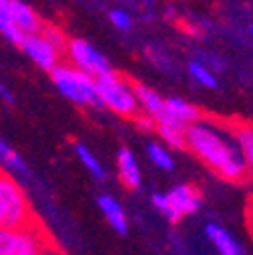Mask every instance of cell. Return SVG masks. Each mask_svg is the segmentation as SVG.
<instances>
[{
    "instance_id": "1",
    "label": "cell",
    "mask_w": 253,
    "mask_h": 255,
    "mask_svg": "<svg viewBox=\"0 0 253 255\" xmlns=\"http://www.w3.org/2000/svg\"><path fill=\"white\" fill-rule=\"evenodd\" d=\"M186 150L227 182H241L247 176L243 154L231 134L213 122L199 120L186 128Z\"/></svg>"
},
{
    "instance_id": "2",
    "label": "cell",
    "mask_w": 253,
    "mask_h": 255,
    "mask_svg": "<svg viewBox=\"0 0 253 255\" xmlns=\"http://www.w3.org/2000/svg\"><path fill=\"white\" fill-rule=\"evenodd\" d=\"M49 75L53 85L59 89V93L71 104H77L81 108H102L96 77H91L63 61L53 71H49Z\"/></svg>"
},
{
    "instance_id": "3",
    "label": "cell",
    "mask_w": 253,
    "mask_h": 255,
    "mask_svg": "<svg viewBox=\"0 0 253 255\" xmlns=\"http://www.w3.org/2000/svg\"><path fill=\"white\" fill-rule=\"evenodd\" d=\"M37 223L28 197L10 172L0 168V227L20 229Z\"/></svg>"
},
{
    "instance_id": "4",
    "label": "cell",
    "mask_w": 253,
    "mask_h": 255,
    "mask_svg": "<svg viewBox=\"0 0 253 255\" xmlns=\"http://www.w3.org/2000/svg\"><path fill=\"white\" fill-rule=\"evenodd\" d=\"M96 81H98V93L102 100V108L118 114L120 118H134L136 114H140L134 83L130 79H126L124 75H120L116 71H110V73L98 77Z\"/></svg>"
},
{
    "instance_id": "5",
    "label": "cell",
    "mask_w": 253,
    "mask_h": 255,
    "mask_svg": "<svg viewBox=\"0 0 253 255\" xmlns=\"http://www.w3.org/2000/svg\"><path fill=\"white\" fill-rule=\"evenodd\" d=\"M63 55H65L69 65L81 69L83 73L96 77V79L114 71L110 59L104 53H100L89 41L79 39V37H73V39L67 41V47H65V51H63Z\"/></svg>"
},
{
    "instance_id": "6",
    "label": "cell",
    "mask_w": 253,
    "mask_h": 255,
    "mask_svg": "<svg viewBox=\"0 0 253 255\" xmlns=\"http://www.w3.org/2000/svg\"><path fill=\"white\" fill-rule=\"evenodd\" d=\"M49 237L39 223L20 229H6L0 227V255H12L20 249L35 247V245H49Z\"/></svg>"
},
{
    "instance_id": "7",
    "label": "cell",
    "mask_w": 253,
    "mask_h": 255,
    "mask_svg": "<svg viewBox=\"0 0 253 255\" xmlns=\"http://www.w3.org/2000/svg\"><path fill=\"white\" fill-rule=\"evenodd\" d=\"M20 49L43 71H53L59 65V63H61V57H63V53L59 49H55L41 33L26 35L22 39V43H20Z\"/></svg>"
},
{
    "instance_id": "8",
    "label": "cell",
    "mask_w": 253,
    "mask_h": 255,
    "mask_svg": "<svg viewBox=\"0 0 253 255\" xmlns=\"http://www.w3.org/2000/svg\"><path fill=\"white\" fill-rule=\"evenodd\" d=\"M201 120V110L186 102L182 98H164V110L160 114V118L156 120V124H168V126H176L186 130L191 124Z\"/></svg>"
},
{
    "instance_id": "9",
    "label": "cell",
    "mask_w": 253,
    "mask_h": 255,
    "mask_svg": "<svg viewBox=\"0 0 253 255\" xmlns=\"http://www.w3.org/2000/svg\"><path fill=\"white\" fill-rule=\"evenodd\" d=\"M166 195H168L172 207L176 209V213H178L180 217H191V215H195V213L201 209V205H203L201 190H199L195 184H188V182L174 184Z\"/></svg>"
},
{
    "instance_id": "10",
    "label": "cell",
    "mask_w": 253,
    "mask_h": 255,
    "mask_svg": "<svg viewBox=\"0 0 253 255\" xmlns=\"http://www.w3.org/2000/svg\"><path fill=\"white\" fill-rule=\"evenodd\" d=\"M118 178L128 190H140L142 186V168L136 154L130 148H120L116 154Z\"/></svg>"
},
{
    "instance_id": "11",
    "label": "cell",
    "mask_w": 253,
    "mask_h": 255,
    "mask_svg": "<svg viewBox=\"0 0 253 255\" xmlns=\"http://www.w3.org/2000/svg\"><path fill=\"white\" fill-rule=\"evenodd\" d=\"M98 209L102 211V215L106 217V221L110 223V227L120 233V235H126L130 229V221H128V215L124 211V205L110 193H102L98 195Z\"/></svg>"
},
{
    "instance_id": "12",
    "label": "cell",
    "mask_w": 253,
    "mask_h": 255,
    "mask_svg": "<svg viewBox=\"0 0 253 255\" xmlns=\"http://www.w3.org/2000/svg\"><path fill=\"white\" fill-rule=\"evenodd\" d=\"M205 235L219 255H245L243 245L223 225H219L215 221H209L205 225Z\"/></svg>"
},
{
    "instance_id": "13",
    "label": "cell",
    "mask_w": 253,
    "mask_h": 255,
    "mask_svg": "<svg viewBox=\"0 0 253 255\" xmlns=\"http://www.w3.org/2000/svg\"><path fill=\"white\" fill-rule=\"evenodd\" d=\"M10 18L24 37L41 33V28L45 24L37 14V10L33 6H28L26 2H22V0H10Z\"/></svg>"
},
{
    "instance_id": "14",
    "label": "cell",
    "mask_w": 253,
    "mask_h": 255,
    "mask_svg": "<svg viewBox=\"0 0 253 255\" xmlns=\"http://www.w3.org/2000/svg\"><path fill=\"white\" fill-rule=\"evenodd\" d=\"M134 91H136L140 112L150 116L156 122L164 110V98L156 89H152L150 85H144V83H134Z\"/></svg>"
},
{
    "instance_id": "15",
    "label": "cell",
    "mask_w": 253,
    "mask_h": 255,
    "mask_svg": "<svg viewBox=\"0 0 253 255\" xmlns=\"http://www.w3.org/2000/svg\"><path fill=\"white\" fill-rule=\"evenodd\" d=\"M0 166H2V170L10 172V174H20V176L30 174V168L24 162V158L2 136H0Z\"/></svg>"
},
{
    "instance_id": "16",
    "label": "cell",
    "mask_w": 253,
    "mask_h": 255,
    "mask_svg": "<svg viewBox=\"0 0 253 255\" xmlns=\"http://www.w3.org/2000/svg\"><path fill=\"white\" fill-rule=\"evenodd\" d=\"M231 134L243 154V160L247 166V174H251L253 178V126L247 124H235L231 126Z\"/></svg>"
},
{
    "instance_id": "17",
    "label": "cell",
    "mask_w": 253,
    "mask_h": 255,
    "mask_svg": "<svg viewBox=\"0 0 253 255\" xmlns=\"http://www.w3.org/2000/svg\"><path fill=\"white\" fill-rule=\"evenodd\" d=\"M75 156H77V160L81 162V166L93 176V180H104L106 178V166H104V162L100 160V158L93 154L85 144H81V142H75Z\"/></svg>"
},
{
    "instance_id": "18",
    "label": "cell",
    "mask_w": 253,
    "mask_h": 255,
    "mask_svg": "<svg viewBox=\"0 0 253 255\" xmlns=\"http://www.w3.org/2000/svg\"><path fill=\"white\" fill-rule=\"evenodd\" d=\"M158 138L164 146H168L170 150H184L186 148V130L176 126H168V124H156Z\"/></svg>"
},
{
    "instance_id": "19",
    "label": "cell",
    "mask_w": 253,
    "mask_h": 255,
    "mask_svg": "<svg viewBox=\"0 0 253 255\" xmlns=\"http://www.w3.org/2000/svg\"><path fill=\"white\" fill-rule=\"evenodd\" d=\"M0 35L6 37L12 45H18V47L24 39V35L14 26L10 18V0H0Z\"/></svg>"
},
{
    "instance_id": "20",
    "label": "cell",
    "mask_w": 253,
    "mask_h": 255,
    "mask_svg": "<svg viewBox=\"0 0 253 255\" xmlns=\"http://www.w3.org/2000/svg\"><path fill=\"white\" fill-rule=\"evenodd\" d=\"M148 160L160 170H172L174 168V158L170 154V148H166L162 142H148L146 144Z\"/></svg>"
},
{
    "instance_id": "21",
    "label": "cell",
    "mask_w": 253,
    "mask_h": 255,
    "mask_svg": "<svg viewBox=\"0 0 253 255\" xmlns=\"http://www.w3.org/2000/svg\"><path fill=\"white\" fill-rule=\"evenodd\" d=\"M186 71H188V75H191V79L195 83H199L201 87L215 89L219 85L217 75L211 71V67L207 65V63H203V61H191V63H188V67H186Z\"/></svg>"
},
{
    "instance_id": "22",
    "label": "cell",
    "mask_w": 253,
    "mask_h": 255,
    "mask_svg": "<svg viewBox=\"0 0 253 255\" xmlns=\"http://www.w3.org/2000/svg\"><path fill=\"white\" fill-rule=\"evenodd\" d=\"M152 207L160 213L168 223H178L182 217L176 213V209L172 207V203H170V199H168V195L166 193H156V195H152Z\"/></svg>"
},
{
    "instance_id": "23",
    "label": "cell",
    "mask_w": 253,
    "mask_h": 255,
    "mask_svg": "<svg viewBox=\"0 0 253 255\" xmlns=\"http://www.w3.org/2000/svg\"><path fill=\"white\" fill-rule=\"evenodd\" d=\"M41 35L55 47V49H59L61 53L65 51V47H67V41H69V37L63 33V28H59V26H55V24H43V28H41Z\"/></svg>"
},
{
    "instance_id": "24",
    "label": "cell",
    "mask_w": 253,
    "mask_h": 255,
    "mask_svg": "<svg viewBox=\"0 0 253 255\" xmlns=\"http://www.w3.org/2000/svg\"><path fill=\"white\" fill-rule=\"evenodd\" d=\"M110 22L114 24V28H118L120 33H128L134 28V16L126 10V8H114L110 10Z\"/></svg>"
},
{
    "instance_id": "25",
    "label": "cell",
    "mask_w": 253,
    "mask_h": 255,
    "mask_svg": "<svg viewBox=\"0 0 253 255\" xmlns=\"http://www.w3.org/2000/svg\"><path fill=\"white\" fill-rule=\"evenodd\" d=\"M134 124H136V128H138V130H142V132H154L156 130V122L150 118V116H146V114H136L134 118Z\"/></svg>"
},
{
    "instance_id": "26",
    "label": "cell",
    "mask_w": 253,
    "mask_h": 255,
    "mask_svg": "<svg viewBox=\"0 0 253 255\" xmlns=\"http://www.w3.org/2000/svg\"><path fill=\"white\" fill-rule=\"evenodd\" d=\"M51 247H53V243H49V245H35V247L20 249V251H16V253H12V255H45Z\"/></svg>"
},
{
    "instance_id": "27",
    "label": "cell",
    "mask_w": 253,
    "mask_h": 255,
    "mask_svg": "<svg viewBox=\"0 0 253 255\" xmlns=\"http://www.w3.org/2000/svg\"><path fill=\"white\" fill-rule=\"evenodd\" d=\"M0 100H2L4 104H14V93H12V89H10L6 83H2V81H0Z\"/></svg>"
},
{
    "instance_id": "28",
    "label": "cell",
    "mask_w": 253,
    "mask_h": 255,
    "mask_svg": "<svg viewBox=\"0 0 253 255\" xmlns=\"http://www.w3.org/2000/svg\"><path fill=\"white\" fill-rule=\"evenodd\" d=\"M245 225H247V231L253 239V201H249L245 207Z\"/></svg>"
},
{
    "instance_id": "29",
    "label": "cell",
    "mask_w": 253,
    "mask_h": 255,
    "mask_svg": "<svg viewBox=\"0 0 253 255\" xmlns=\"http://www.w3.org/2000/svg\"><path fill=\"white\" fill-rule=\"evenodd\" d=\"M45 255H63V253H59V251H57L55 247H51V249H49V251H47Z\"/></svg>"
},
{
    "instance_id": "30",
    "label": "cell",
    "mask_w": 253,
    "mask_h": 255,
    "mask_svg": "<svg viewBox=\"0 0 253 255\" xmlns=\"http://www.w3.org/2000/svg\"><path fill=\"white\" fill-rule=\"evenodd\" d=\"M249 35H251V37H253V22H251V24H249Z\"/></svg>"
}]
</instances>
